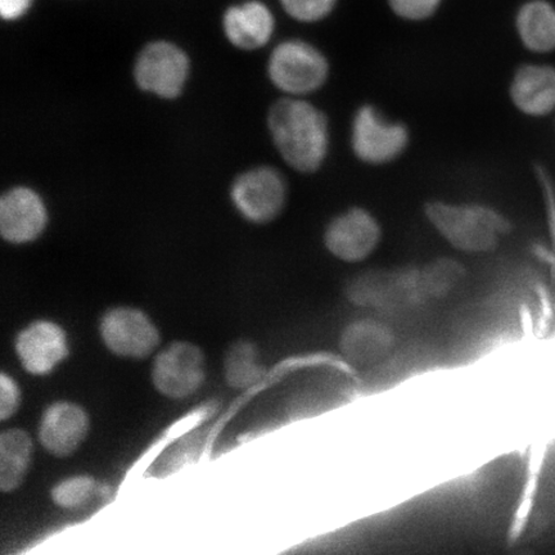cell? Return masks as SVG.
<instances>
[{
  "mask_svg": "<svg viewBox=\"0 0 555 555\" xmlns=\"http://www.w3.org/2000/svg\"><path fill=\"white\" fill-rule=\"evenodd\" d=\"M287 15L301 24H319L335 12L338 0H280Z\"/></svg>",
  "mask_w": 555,
  "mask_h": 555,
  "instance_id": "cell-22",
  "label": "cell"
},
{
  "mask_svg": "<svg viewBox=\"0 0 555 555\" xmlns=\"http://www.w3.org/2000/svg\"><path fill=\"white\" fill-rule=\"evenodd\" d=\"M133 75L143 92L163 100H176L189 82L191 60L171 41H152L138 54Z\"/></svg>",
  "mask_w": 555,
  "mask_h": 555,
  "instance_id": "cell-7",
  "label": "cell"
},
{
  "mask_svg": "<svg viewBox=\"0 0 555 555\" xmlns=\"http://www.w3.org/2000/svg\"><path fill=\"white\" fill-rule=\"evenodd\" d=\"M270 139L289 169L302 176L321 171L332 151L331 121L309 99L282 96L267 116Z\"/></svg>",
  "mask_w": 555,
  "mask_h": 555,
  "instance_id": "cell-1",
  "label": "cell"
},
{
  "mask_svg": "<svg viewBox=\"0 0 555 555\" xmlns=\"http://www.w3.org/2000/svg\"><path fill=\"white\" fill-rule=\"evenodd\" d=\"M151 374L156 390L164 397L190 398L203 387L206 378L204 352L192 343H172L157 353Z\"/></svg>",
  "mask_w": 555,
  "mask_h": 555,
  "instance_id": "cell-8",
  "label": "cell"
},
{
  "mask_svg": "<svg viewBox=\"0 0 555 555\" xmlns=\"http://www.w3.org/2000/svg\"><path fill=\"white\" fill-rule=\"evenodd\" d=\"M338 346L347 362L371 366L390 356L395 347V335L386 323L377 319H358L346 325Z\"/></svg>",
  "mask_w": 555,
  "mask_h": 555,
  "instance_id": "cell-15",
  "label": "cell"
},
{
  "mask_svg": "<svg viewBox=\"0 0 555 555\" xmlns=\"http://www.w3.org/2000/svg\"><path fill=\"white\" fill-rule=\"evenodd\" d=\"M267 75L283 96L310 99L328 86L332 65L321 48L304 39H286L273 48Z\"/></svg>",
  "mask_w": 555,
  "mask_h": 555,
  "instance_id": "cell-3",
  "label": "cell"
},
{
  "mask_svg": "<svg viewBox=\"0 0 555 555\" xmlns=\"http://www.w3.org/2000/svg\"><path fill=\"white\" fill-rule=\"evenodd\" d=\"M412 133L405 122L393 119L376 104L365 103L352 114L349 129L351 154L371 168L391 165L406 154Z\"/></svg>",
  "mask_w": 555,
  "mask_h": 555,
  "instance_id": "cell-4",
  "label": "cell"
},
{
  "mask_svg": "<svg viewBox=\"0 0 555 555\" xmlns=\"http://www.w3.org/2000/svg\"><path fill=\"white\" fill-rule=\"evenodd\" d=\"M89 416L85 408L72 401H57L41 416L38 437L48 453L67 457L78 450L89 433Z\"/></svg>",
  "mask_w": 555,
  "mask_h": 555,
  "instance_id": "cell-14",
  "label": "cell"
},
{
  "mask_svg": "<svg viewBox=\"0 0 555 555\" xmlns=\"http://www.w3.org/2000/svg\"><path fill=\"white\" fill-rule=\"evenodd\" d=\"M384 240L379 219L363 206H352L338 212L325 224L323 246L333 259L344 263L370 260Z\"/></svg>",
  "mask_w": 555,
  "mask_h": 555,
  "instance_id": "cell-6",
  "label": "cell"
},
{
  "mask_svg": "<svg viewBox=\"0 0 555 555\" xmlns=\"http://www.w3.org/2000/svg\"><path fill=\"white\" fill-rule=\"evenodd\" d=\"M15 350L27 373L48 376L68 357L66 332L57 323L35 321L18 333Z\"/></svg>",
  "mask_w": 555,
  "mask_h": 555,
  "instance_id": "cell-13",
  "label": "cell"
},
{
  "mask_svg": "<svg viewBox=\"0 0 555 555\" xmlns=\"http://www.w3.org/2000/svg\"><path fill=\"white\" fill-rule=\"evenodd\" d=\"M33 460V441L29 434L12 428L0 435V489L16 491L24 483Z\"/></svg>",
  "mask_w": 555,
  "mask_h": 555,
  "instance_id": "cell-18",
  "label": "cell"
},
{
  "mask_svg": "<svg viewBox=\"0 0 555 555\" xmlns=\"http://www.w3.org/2000/svg\"><path fill=\"white\" fill-rule=\"evenodd\" d=\"M96 482L90 476H74L59 482L51 491L55 505L64 509H78L93 498Z\"/></svg>",
  "mask_w": 555,
  "mask_h": 555,
  "instance_id": "cell-21",
  "label": "cell"
},
{
  "mask_svg": "<svg viewBox=\"0 0 555 555\" xmlns=\"http://www.w3.org/2000/svg\"><path fill=\"white\" fill-rule=\"evenodd\" d=\"M462 280L463 268L454 260H437L421 270L422 287L427 298L447 297Z\"/></svg>",
  "mask_w": 555,
  "mask_h": 555,
  "instance_id": "cell-20",
  "label": "cell"
},
{
  "mask_svg": "<svg viewBox=\"0 0 555 555\" xmlns=\"http://www.w3.org/2000/svg\"><path fill=\"white\" fill-rule=\"evenodd\" d=\"M391 11L408 23H423L440 10L442 0H387Z\"/></svg>",
  "mask_w": 555,
  "mask_h": 555,
  "instance_id": "cell-23",
  "label": "cell"
},
{
  "mask_svg": "<svg viewBox=\"0 0 555 555\" xmlns=\"http://www.w3.org/2000/svg\"><path fill=\"white\" fill-rule=\"evenodd\" d=\"M20 404V387L15 379L3 372L0 376V420L4 422L12 418L17 413Z\"/></svg>",
  "mask_w": 555,
  "mask_h": 555,
  "instance_id": "cell-24",
  "label": "cell"
},
{
  "mask_svg": "<svg viewBox=\"0 0 555 555\" xmlns=\"http://www.w3.org/2000/svg\"><path fill=\"white\" fill-rule=\"evenodd\" d=\"M267 367L261 363L258 347L247 339H240L229 347L224 359V376L228 385L246 390L266 377Z\"/></svg>",
  "mask_w": 555,
  "mask_h": 555,
  "instance_id": "cell-19",
  "label": "cell"
},
{
  "mask_svg": "<svg viewBox=\"0 0 555 555\" xmlns=\"http://www.w3.org/2000/svg\"><path fill=\"white\" fill-rule=\"evenodd\" d=\"M508 96L517 113L529 119L555 115V66L546 62H527L513 73Z\"/></svg>",
  "mask_w": 555,
  "mask_h": 555,
  "instance_id": "cell-12",
  "label": "cell"
},
{
  "mask_svg": "<svg viewBox=\"0 0 555 555\" xmlns=\"http://www.w3.org/2000/svg\"><path fill=\"white\" fill-rule=\"evenodd\" d=\"M288 196L286 177L269 165L243 171L231 186L235 210L255 225H267L280 218L287 206Z\"/></svg>",
  "mask_w": 555,
  "mask_h": 555,
  "instance_id": "cell-5",
  "label": "cell"
},
{
  "mask_svg": "<svg viewBox=\"0 0 555 555\" xmlns=\"http://www.w3.org/2000/svg\"><path fill=\"white\" fill-rule=\"evenodd\" d=\"M100 333L108 351L125 359L147 358L162 343L156 324L137 308L108 310L101 319Z\"/></svg>",
  "mask_w": 555,
  "mask_h": 555,
  "instance_id": "cell-9",
  "label": "cell"
},
{
  "mask_svg": "<svg viewBox=\"0 0 555 555\" xmlns=\"http://www.w3.org/2000/svg\"><path fill=\"white\" fill-rule=\"evenodd\" d=\"M515 30L520 46L537 55L555 53V3L526 0L518 7Z\"/></svg>",
  "mask_w": 555,
  "mask_h": 555,
  "instance_id": "cell-17",
  "label": "cell"
},
{
  "mask_svg": "<svg viewBox=\"0 0 555 555\" xmlns=\"http://www.w3.org/2000/svg\"><path fill=\"white\" fill-rule=\"evenodd\" d=\"M428 224L455 251L483 255L494 251L511 232L508 218L480 203L433 201L425 208Z\"/></svg>",
  "mask_w": 555,
  "mask_h": 555,
  "instance_id": "cell-2",
  "label": "cell"
},
{
  "mask_svg": "<svg viewBox=\"0 0 555 555\" xmlns=\"http://www.w3.org/2000/svg\"><path fill=\"white\" fill-rule=\"evenodd\" d=\"M223 30L232 46L241 51H258L272 40L275 17L260 0H249L229 7L223 17Z\"/></svg>",
  "mask_w": 555,
  "mask_h": 555,
  "instance_id": "cell-16",
  "label": "cell"
},
{
  "mask_svg": "<svg viewBox=\"0 0 555 555\" xmlns=\"http://www.w3.org/2000/svg\"><path fill=\"white\" fill-rule=\"evenodd\" d=\"M34 0H0V15L4 21H17L30 11Z\"/></svg>",
  "mask_w": 555,
  "mask_h": 555,
  "instance_id": "cell-25",
  "label": "cell"
},
{
  "mask_svg": "<svg viewBox=\"0 0 555 555\" xmlns=\"http://www.w3.org/2000/svg\"><path fill=\"white\" fill-rule=\"evenodd\" d=\"M48 225L43 197L30 186H15L0 199V233L11 245L37 241Z\"/></svg>",
  "mask_w": 555,
  "mask_h": 555,
  "instance_id": "cell-11",
  "label": "cell"
},
{
  "mask_svg": "<svg viewBox=\"0 0 555 555\" xmlns=\"http://www.w3.org/2000/svg\"><path fill=\"white\" fill-rule=\"evenodd\" d=\"M349 300L367 309H398L421 302L423 293L421 272H370L359 275L347 288Z\"/></svg>",
  "mask_w": 555,
  "mask_h": 555,
  "instance_id": "cell-10",
  "label": "cell"
}]
</instances>
